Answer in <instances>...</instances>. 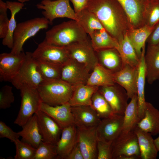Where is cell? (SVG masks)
Returning a JSON list of instances; mask_svg holds the SVG:
<instances>
[{
  "label": "cell",
  "instance_id": "obj_18",
  "mask_svg": "<svg viewBox=\"0 0 159 159\" xmlns=\"http://www.w3.org/2000/svg\"><path fill=\"white\" fill-rule=\"evenodd\" d=\"M138 67L124 64L119 71L113 73L115 82L122 87L130 99L137 94V83Z\"/></svg>",
  "mask_w": 159,
  "mask_h": 159
},
{
  "label": "cell",
  "instance_id": "obj_25",
  "mask_svg": "<svg viewBox=\"0 0 159 159\" xmlns=\"http://www.w3.org/2000/svg\"><path fill=\"white\" fill-rule=\"evenodd\" d=\"M145 46L143 48L138 66L137 89L138 97V111L140 121L144 117L146 101L145 99V87L146 79L145 63Z\"/></svg>",
  "mask_w": 159,
  "mask_h": 159
},
{
  "label": "cell",
  "instance_id": "obj_35",
  "mask_svg": "<svg viewBox=\"0 0 159 159\" xmlns=\"http://www.w3.org/2000/svg\"><path fill=\"white\" fill-rule=\"evenodd\" d=\"M118 44L119 47L117 49L120 54L124 64L138 67L140 58L130 42L127 34Z\"/></svg>",
  "mask_w": 159,
  "mask_h": 159
},
{
  "label": "cell",
  "instance_id": "obj_41",
  "mask_svg": "<svg viewBox=\"0 0 159 159\" xmlns=\"http://www.w3.org/2000/svg\"><path fill=\"white\" fill-rule=\"evenodd\" d=\"M14 100L12 87L8 85L2 87L0 90V109L10 107Z\"/></svg>",
  "mask_w": 159,
  "mask_h": 159
},
{
  "label": "cell",
  "instance_id": "obj_24",
  "mask_svg": "<svg viewBox=\"0 0 159 159\" xmlns=\"http://www.w3.org/2000/svg\"><path fill=\"white\" fill-rule=\"evenodd\" d=\"M137 126L140 130L155 135L159 133V110L149 102H146L143 117Z\"/></svg>",
  "mask_w": 159,
  "mask_h": 159
},
{
  "label": "cell",
  "instance_id": "obj_23",
  "mask_svg": "<svg viewBox=\"0 0 159 159\" xmlns=\"http://www.w3.org/2000/svg\"><path fill=\"white\" fill-rule=\"evenodd\" d=\"M99 63L113 73L120 70L124 64L119 52L115 48H109L95 51Z\"/></svg>",
  "mask_w": 159,
  "mask_h": 159
},
{
  "label": "cell",
  "instance_id": "obj_40",
  "mask_svg": "<svg viewBox=\"0 0 159 159\" xmlns=\"http://www.w3.org/2000/svg\"><path fill=\"white\" fill-rule=\"evenodd\" d=\"M16 155L14 159H33L36 149L30 145L20 140L19 139L14 142Z\"/></svg>",
  "mask_w": 159,
  "mask_h": 159
},
{
  "label": "cell",
  "instance_id": "obj_46",
  "mask_svg": "<svg viewBox=\"0 0 159 159\" xmlns=\"http://www.w3.org/2000/svg\"><path fill=\"white\" fill-rule=\"evenodd\" d=\"M65 159H84L77 142Z\"/></svg>",
  "mask_w": 159,
  "mask_h": 159
},
{
  "label": "cell",
  "instance_id": "obj_2",
  "mask_svg": "<svg viewBox=\"0 0 159 159\" xmlns=\"http://www.w3.org/2000/svg\"><path fill=\"white\" fill-rule=\"evenodd\" d=\"M45 37L48 43L62 47L89 38L78 22L73 20L54 26L46 32Z\"/></svg>",
  "mask_w": 159,
  "mask_h": 159
},
{
  "label": "cell",
  "instance_id": "obj_50",
  "mask_svg": "<svg viewBox=\"0 0 159 159\" xmlns=\"http://www.w3.org/2000/svg\"><path fill=\"white\" fill-rule=\"evenodd\" d=\"M19 1V2L24 3V2L29 1L30 0H16Z\"/></svg>",
  "mask_w": 159,
  "mask_h": 159
},
{
  "label": "cell",
  "instance_id": "obj_10",
  "mask_svg": "<svg viewBox=\"0 0 159 159\" xmlns=\"http://www.w3.org/2000/svg\"><path fill=\"white\" fill-rule=\"evenodd\" d=\"M32 54L37 61L49 62L61 66L69 58L64 47L50 44L45 39L38 44Z\"/></svg>",
  "mask_w": 159,
  "mask_h": 159
},
{
  "label": "cell",
  "instance_id": "obj_17",
  "mask_svg": "<svg viewBox=\"0 0 159 159\" xmlns=\"http://www.w3.org/2000/svg\"><path fill=\"white\" fill-rule=\"evenodd\" d=\"M117 0L125 12L133 28H138L145 25L146 0Z\"/></svg>",
  "mask_w": 159,
  "mask_h": 159
},
{
  "label": "cell",
  "instance_id": "obj_27",
  "mask_svg": "<svg viewBox=\"0 0 159 159\" xmlns=\"http://www.w3.org/2000/svg\"><path fill=\"white\" fill-rule=\"evenodd\" d=\"M137 136L142 159H156L158 151L154 139L150 133L144 131L136 126L133 130Z\"/></svg>",
  "mask_w": 159,
  "mask_h": 159
},
{
  "label": "cell",
  "instance_id": "obj_31",
  "mask_svg": "<svg viewBox=\"0 0 159 159\" xmlns=\"http://www.w3.org/2000/svg\"><path fill=\"white\" fill-rule=\"evenodd\" d=\"M139 121L138 97L137 94H136L131 99L125 109L122 131L128 132L133 131Z\"/></svg>",
  "mask_w": 159,
  "mask_h": 159
},
{
  "label": "cell",
  "instance_id": "obj_13",
  "mask_svg": "<svg viewBox=\"0 0 159 159\" xmlns=\"http://www.w3.org/2000/svg\"><path fill=\"white\" fill-rule=\"evenodd\" d=\"M115 84L101 87L99 90L110 104L114 113L124 115L129 98L125 90L118 84L116 86Z\"/></svg>",
  "mask_w": 159,
  "mask_h": 159
},
{
  "label": "cell",
  "instance_id": "obj_21",
  "mask_svg": "<svg viewBox=\"0 0 159 159\" xmlns=\"http://www.w3.org/2000/svg\"><path fill=\"white\" fill-rule=\"evenodd\" d=\"M146 79L149 84L159 80V44H148L145 55Z\"/></svg>",
  "mask_w": 159,
  "mask_h": 159
},
{
  "label": "cell",
  "instance_id": "obj_49",
  "mask_svg": "<svg viewBox=\"0 0 159 159\" xmlns=\"http://www.w3.org/2000/svg\"><path fill=\"white\" fill-rule=\"evenodd\" d=\"M154 143L158 152L159 151V135L158 137L154 140Z\"/></svg>",
  "mask_w": 159,
  "mask_h": 159
},
{
  "label": "cell",
  "instance_id": "obj_16",
  "mask_svg": "<svg viewBox=\"0 0 159 159\" xmlns=\"http://www.w3.org/2000/svg\"><path fill=\"white\" fill-rule=\"evenodd\" d=\"M96 127L87 129L77 127V142L84 159L97 158Z\"/></svg>",
  "mask_w": 159,
  "mask_h": 159
},
{
  "label": "cell",
  "instance_id": "obj_9",
  "mask_svg": "<svg viewBox=\"0 0 159 159\" xmlns=\"http://www.w3.org/2000/svg\"><path fill=\"white\" fill-rule=\"evenodd\" d=\"M112 159H118L123 156H137L140 158L138 138L133 131H122L112 142Z\"/></svg>",
  "mask_w": 159,
  "mask_h": 159
},
{
  "label": "cell",
  "instance_id": "obj_29",
  "mask_svg": "<svg viewBox=\"0 0 159 159\" xmlns=\"http://www.w3.org/2000/svg\"><path fill=\"white\" fill-rule=\"evenodd\" d=\"M86 85L92 86L103 87L114 85L113 73L99 63L92 70Z\"/></svg>",
  "mask_w": 159,
  "mask_h": 159
},
{
  "label": "cell",
  "instance_id": "obj_19",
  "mask_svg": "<svg viewBox=\"0 0 159 159\" xmlns=\"http://www.w3.org/2000/svg\"><path fill=\"white\" fill-rule=\"evenodd\" d=\"M40 110L52 118L62 130L74 124L71 106L68 103L53 106L42 102Z\"/></svg>",
  "mask_w": 159,
  "mask_h": 159
},
{
  "label": "cell",
  "instance_id": "obj_14",
  "mask_svg": "<svg viewBox=\"0 0 159 159\" xmlns=\"http://www.w3.org/2000/svg\"><path fill=\"white\" fill-rule=\"evenodd\" d=\"M26 57L22 52L18 54L3 53L0 54V80L10 82L21 67Z\"/></svg>",
  "mask_w": 159,
  "mask_h": 159
},
{
  "label": "cell",
  "instance_id": "obj_38",
  "mask_svg": "<svg viewBox=\"0 0 159 159\" xmlns=\"http://www.w3.org/2000/svg\"><path fill=\"white\" fill-rule=\"evenodd\" d=\"M145 14V24L155 26L159 22V0H146Z\"/></svg>",
  "mask_w": 159,
  "mask_h": 159
},
{
  "label": "cell",
  "instance_id": "obj_33",
  "mask_svg": "<svg viewBox=\"0 0 159 159\" xmlns=\"http://www.w3.org/2000/svg\"><path fill=\"white\" fill-rule=\"evenodd\" d=\"M8 8L11 12V16L9 19L7 33L5 37L3 39V45L11 49L14 44L13 35L17 26L15 19L16 14L19 12L24 6V3L17 1H7Z\"/></svg>",
  "mask_w": 159,
  "mask_h": 159
},
{
  "label": "cell",
  "instance_id": "obj_12",
  "mask_svg": "<svg viewBox=\"0 0 159 159\" xmlns=\"http://www.w3.org/2000/svg\"><path fill=\"white\" fill-rule=\"evenodd\" d=\"M124 115L114 114L101 119L96 127L97 140L112 143L122 132Z\"/></svg>",
  "mask_w": 159,
  "mask_h": 159
},
{
  "label": "cell",
  "instance_id": "obj_6",
  "mask_svg": "<svg viewBox=\"0 0 159 159\" xmlns=\"http://www.w3.org/2000/svg\"><path fill=\"white\" fill-rule=\"evenodd\" d=\"M25 53V58L21 67L10 82L19 90L25 85L37 88L44 80L32 53L26 52Z\"/></svg>",
  "mask_w": 159,
  "mask_h": 159
},
{
  "label": "cell",
  "instance_id": "obj_39",
  "mask_svg": "<svg viewBox=\"0 0 159 159\" xmlns=\"http://www.w3.org/2000/svg\"><path fill=\"white\" fill-rule=\"evenodd\" d=\"M57 159L56 145L42 141L36 149L33 159Z\"/></svg>",
  "mask_w": 159,
  "mask_h": 159
},
{
  "label": "cell",
  "instance_id": "obj_51",
  "mask_svg": "<svg viewBox=\"0 0 159 159\" xmlns=\"http://www.w3.org/2000/svg\"><path fill=\"white\" fill-rule=\"evenodd\" d=\"M52 0V1H55V0Z\"/></svg>",
  "mask_w": 159,
  "mask_h": 159
},
{
  "label": "cell",
  "instance_id": "obj_43",
  "mask_svg": "<svg viewBox=\"0 0 159 159\" xmlns=\"http://www.w3.org/2000/svg\"><path fill=\"white\" fill-rule=\"evenodd\" d=\"M112 143L98 140L97 159H112Z\"/></svg>",
  "mask_w": 159,
  "mask_h": 159
},
{
  "label": "cell",
  "instance_id": "obj_4",
  "mask_svg": "<svg viewBox=\"0 0 159 159\" xmlns=\"http://www.w3.org/2000/svg\"><path fill=\"white\" fill-rule=\"evenodd\" d=\"M49 21L44 17H36L18 23L13 35L14 44L11 52L18 54L23 52L25 42L42 29H47Z\"/></svg>",
  "mask_w": 159,
  "mask_h": 159
},
{
  "label": "cell",
  "instance_id": "obj_45",
  "mask_svg": "<svg viewBox=\"0 0 159 159\" xmlns=\"http://www.w3.org/2000/svg\"><path fill=\"white\" fill-rule=\"evenodd\" d=\"M146 42L148 44H159V22L155 25L154 29Z\"/></svg>",
  "mask_w": 159,
  "mask_h": 159
},
{
  "label": "cell",
  "instance_id": "obj_15",
  "mask_svg": "<svg viewBox=\"0 0 159 159\" xmlns=\"http://www.w3.org/2000/svg\"><path fill=\"white\" fill-rule=\"evenodd\" d=\"M35 113L42 141L56 145L62 130L52 118L40 110Z\"/></svg>",
  "mask_w": 159,
  "mask_h": 159
},
{
  "label": "cell",
  "instance_id": "obj_36",
  "mask_svg": "<svg viewBox=\"0 0 159 159\" xmlns=\"http://www.w3.org/2000/svg\"><path fill=\"white\" fill-rule=\"evenodd\" d=\"M90 106L101 119L114 114L110 105L99 90L93 95Z\"/></svg>",
  "mask_w": 159,
  "mask_h": 159
},
{
  "label": "cell",
  "instance_id": "obj_1",
  "mask_svg": "<svg viewBox=\"0 0 159 159\" xmlns=\"http://www.w3.org/2000/svg\"><path fill=\"white\" fill-rule=\"evenodd\" d=\"M86 9L95 14L104 29L118 43L133 28L117 0H88Z\"/></svg>",
  "mask_w": 159,
  "mask_h": 159
},
{
  "label": "cell",
  "instance_id": "obj_3",
  "mask_svg": "<svg viewBox=\"0 0 159 159\" xmlns=\"http://www.w3.org/2000/svg\"><path fill=\"white\" fill-rule=\"evenodd\" d=\"M37 90L42 102L51 106L68 103L74 87L61 79L44 80Z\"/></svg>",
  "mask_w": 159,
  "mask_h": 159
},
{
  "label": "cell",
  "instance_id": "obj_42",
  "mask_svg": "<svg viewBox=\"0 0 159 159\" xmlns=\"http://www.w3.org/2000/svg\"><path fill=\"white\" fill-rule=\"evenodd\" d=\"M8 9L6 2L0 0V38L3 39L6 36L9 21L7 13Z\"/></svg>",
  "mask_w": 159,
  "mask_h": 159
},
{
  "label": "cell",
  "instance_id": "obj_22",
  "mask_svg": "<svg viewBox=\"0 0 159 159\" xmlns=\"http://www.w3.org/2000/svg\"><path fill=\"white\" fill-rule=\"evenodd\" d=\"M77 143V128L74 124L63 129L56 144L57 159H65Z\"/></svg>",
  "mask_w": 159,
  "mask_h": 159
},
{
  "label": "cell",
  "instance_id": "obj_26",
  "mask_svg": "<svg viewBox=\"0 0 159 159\" xmlns=\"http://www.w3.org/2000/svg\"><path fill=\"white\" fill-rule=\"evenodd\" d=\"M22 130L18 132L22 141L37 149L42 141L40 133L36 114L35 113L22 127Z\"/></svg>",
  "mask_w": 159,
  "mask_h": 159
},
{
  "label": "cell",
  "instance_id": "obj_8",
  "mask_svg": "<svg viewBox=\"0 0 159 159\" xmlns=\"http://www.w3.org/2000/svg\"><path fill=\"white\" fill-rule=\"evenodd\" d=\"M69 58L83 64L90 71L99 63L89 38L64 47Z\"/></svg>",
  "mask_w": 159,
  "mask_h": 159
},
{
  "label": "cell",
  "instance_id": "obj_34",
  "mask_svg": "<svg viewBox=\"0 0 159 159\" xmlns=\"http://www.w3.org/2000/svg\"><path fill=\"white\" fill-rule=\"evenodd\" d=\"M92 46L95 51L119 47L118 42L104 29L95 31L91 36Z\"/></svg>",
  "mask_w": 159,
  "mask_h": 159
},
{
  "label": "cell",
  "instance_id": "obj_32",
  "mask_svg": "<svg viewBox=\"0 0 159 159\" xmlns=\"http://www.w3.org/2000/svg\"><path fill=\"white\" fill-rule=\"evenodd\" d=\"M75 13L78 19L77 22L90 36L95 31L104 29L95 14L86 9Z\"/></svg>",
  "mask_w": 159,
  "mask_h": 159
},
{
  "label": "cell",
  "instance_id": "obj_37",
  "mask_svg": "<svg viewBox=\"0 0 159 159\" xmlns=\"http://www.w3.org/2000/svg\"><path fill=\"white\" fill-rule=\"evenodd\" d=\"M37 61L39 70L44 80L61 79L62 66L49 62Z\"/></svg>",
  "mask_w": 159,
  "mask_h": 159
},
{
  "label": "cell",
  "instance_id": "obj_47",
  "mask_svg": "<svg viewBox=\"0 0 159 159\" xmlns=\"http://www.w3.org/2000/svg\"><path fill=\"white\" fill-rule=\"evenodd\" d=\"M73 4L75 13L85 9L88 0H69Z\"/></svg>",
  "mask_w": 159,
  "mask_h": 159
},
{
  "label": "cell",
  "instance_id": "obj_7",
  "mask_svg": "<svg viewBox=\"0 0 159 159\" xmlns=\"http://www.w3.org/2000/svg\"><path fill=\"white\" fill-rule=\"evenodd\" d=\"M69 0H42L36 6L43 10L42 14L47 19L50 25L57 18H66L78 21L76 14L71 6Z\"/></svg>",
  "mask_w": 159,
  "mask_h": 159
},
{
  "label": "cell",
  "instance_id": "obj_44",
  "mask_svg": "<svg viewBox=\"0 0 159 159\" xmlns=\"http://www.w3.org/2000/svg\"><path fill=\"white\" fill-rule=\"evenodd\" d=\"M20 137L18 132L13 131L4 122L0 121V138H6L13 143Z\"/></svg>",
  "mask_w": 159,
  "mask_h": 159
},
{
  "label": "cell",
  "instance_id": "obj_5",
  "mask_svg": "<svg viewBox=\"0 0 159 159\" xmlns=\"http://www.w3.org/2000/svg\"><path fill=\"white\" fill-rule=\"evenodd\" d=\"M19 90L21 97V105L14 123L22 127L40 110L42 102L37 88L25 85Z\"/></svg>",
  "mask_w": 159,
  "mask_h": 159
},
{
  "label": "cell",
  "instance_id": "obj_30",
  "mask_svg": "<svg viewBox=\"0 0 159 159\" xmlns=\"http://www.w3.org/2000/svg\"><path fill=\"white\" fill-rule=\"evenodd\" d=\"M155 27L145 24L138 28H132L127 33L128 38L140 58L142 49Z\"/></svg>",
  "mask_w": 159,
  "mask_h": 159
},
{
  "label": "cell",
  "instance_id": "obj_28",
  "mask_svg": "<svg viewBox=\"0 0 159 159\" xmlns=\"http://www.w3.org/2000/svg\"><path fill=\"white\" fill-rule=\"evenodd\" d=\"M99 87L80 84L74 87L72 95L68 103L71 106H91L92 97Z\"/></svg>",
  "mask_w": 159,
  "mask_h": 159
},
{
  "label": "cell",
  "instance_id": "obj_20",
  "mask_svg": "<svg viewBox=\"0 0 159 159\" xmlns=\"http://www.w3.org/2000/svg\"><path fill=\"white\" fill-rule=\"evenodd\" d=\"M74 123L81 129H90L96 127L101 119L90 106L71 107Z\"/></svg>",
  "mask_w": 159,
  "mask_h": 159
},
{
  "label": "cell",
  "instance_id": "obj_11",
  "mask_svg": "<svg viewBox=\"0 0 159 159\" xmlns=\"http://www.w3.org/2000/svg\"><path fill=\"white\" fill-rule=\"evenodd\" d=\"M90 71L83 64L69 58L62 66L61 79L73 87L86 85Z\"/></svg>",
  "mask_w": 159,
  "mask_h": 159
},
{
  "label": "cell",
  "instance_id": "obj_48",
  "mask_svg": "<svg viewBox=\"0 0 159 159\" xmlns=\"http://www.w3.org/2000/svg\"><path fill=\"white\" fill-rule=\"evenodd\" d=\"M140 158L137 156H123L119 157L118 159H137Z\"/></svg>",
  "mask_w": 159,
  "mask_h": 159
}]
</instances>
